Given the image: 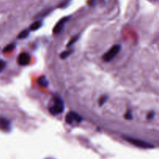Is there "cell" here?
<instances>
[{"label":"cell","mask_w":159,"mask_h":159,"mask_svg":"<svg viewBox=\"0 0 159 159\" xmlns=\"http://www.w3.org/2000/svg\"><path fill=\"white\" fill-rule=\"evenodd\" d=\"M120 49H121V46L119 45H113L106 53L104 54L103 60L105 61V62H109V61L112 60V59L119 54Z\"/></svg>","instance_id":"6da1fadb"},{"label":"cell","mask_w":159,"mask_h":159,"mask_svg":"<svg viewBox=\"0 0 159 159\" xmlns=\"http://www.w3.org/2000/svg\"><path fill=\"white\" fill-rule=\"evenodd\" d=\"M64 110V103L60 98H58L55 100L54 103L52 106H50L49 111L52 114L58 115L60 114Z\"/></svg>","instance_id":"7a4b0ae2"},{"label":"cell","mask_w":159,"mask_h":159,"mask_svg":"<svg viewBox=\"0 0 159 159\" xmlns=\"http://www.w3.org/2000/svg\"><path fill=\"white\" fill-rule=\"evenodd\" d=\"M126 140H127L129 143H132L133 145L134 146H137L138 148H144V149H148V148H154L152 144L149 143H147V142L143 141V140H138V139H134V138H131V137H126Z\"/></svg>","instance_id":"3957f363"},{"label":"cell","mask_w":159,"mask_h":159,"mask_svg":"<svg viewBox=\"0 0 159 159\" xmlns=\"http://www.w3.org/2000/svg\"><path fill=\"white\" fill-rule=\"evenodd\" d=\"M81 120V116L74 111H70L66 116V121L69 124H73V123H80Z\"/></svg>","instance_id":"277c9868"},{"label":"cell","mask_w":159,"mask_h":159,"mask_svg":"<svg viewBox=\"0 0 159 159\" xmlns=\"http://www.w3.org/2000/svg\"><path fill=\"white\" fill-rule=\"evenodd\" d=\"M17 62L20 66H23L28 65L30 62V56L26 52L20 53L17 58Z\"/></svg>","instance_id":"5b68a950"},{"label":"cell","mask_w":159,"mask_h":159,"mask_svg":"<svg viewBox=\"0 0 159 159\" xmlns=\"http://www.w3.org/2000/svg\"><path fill=\"white\" fill-rule=\"evenodd\" d=\"M67 20H68V18L66 17L62 18V20H60L58 22V24L55 26L54 29H53V32H54L55 34H59V32L62 31V30L64 27V25H65V24L66 23Z\"/></svg>","instance_id":"8992f818"},{"label":"cell","mask_w":159,"mask_h":159,"mask_svg":"<svg viewBox=\"0 0 159 159\" xmlns=\"http://www.w3.org/2000/svg\"><path fill=\"white\" fill-rule=\"evenodd\" d=\"M0 129L4 131H8L10 129V122L6 118H0Z\"/></svg>","instance_id":"52a82bcc"},{"label":"cell","mask_w":159,"mask_h":159,"mask_svg":"<svg viewBox=\"0 0 159 159\" xmlns=\"http://www.w3.org/2000/svg\"><path fill=\"white\" fill-rule=\"evenodd\" d=\"M38 84L41 87H47L48 84V82L45 76H42V77L40 78L39 80H38Z\"/></svg>","instance_id":"ba28073f"},{"label":"cell","mask_w":159,"mask_h":159,"mask_svg":"<svg viewBox=\"0 0 159 159\" xmlns=\"http://www.w3.org/2000/svg\"><path fill=\"white\" fill-rule=\"evenodd\" d=\"M42 26V22L41 21H37V22H34L31 26H30V29L31 30H38V28H40Z\"/></svg>","instance_id":"9c48e42d"},{"label":"cell","mask_w":159,"mask_h":159,"mask_svg":"<svg viewBox=\"0 0 159 159\" xmlns=\"http://www.w3.org/2000/svg\"><path fill=\"white\" fill-rule=\"evenodd\" d=\"M28 34H29L28 30H23V31L20 32V33L19 34V35H18V38H19V39H23V38H27V37L28 36Z\"/></svg>","instance_id":"30bf717a"},{"label":"cell","mask_w":159,"mask_h":159,"mask_svg":"<svg viewBox=\"0 0 159 159\" xmlns=\"http://www.w3.org/2000/svg\"><path fill=\"white\" fill-rule=\"evenodd\" d=\"M15 48L14 44H10V45H7L5 48H4V52H10L13 51Z\"/></svg>","instance_id":"8fae6325"},{"label":"cell","mask_w":159,"mask_h":159,"mask_svg":"<svg viewBox=\"0 0 159 159\" xmlns=\"http://www.w3.org/2000/svg\"><path fill=\"white\" fill-rule=\"evenodd\" d=\"M107 99H108V97H107V96H102V97L100 98V99H99V105H100L101 106L103 105L104 104H105V102L107 101Z\"/></svg>","instance_id":"7c38bea8"},{"label":"cell","mask_w":159,"mask_h":159,"mask_svg":"<svg viewBox=\"0 0 159 159\" xmlns=\"http://www.w3.org/2000/svg\"><path fill=\"white\" fill-rule=\"evenodd\" d=\"M72 52H68V51H66L64 52H62V54L60 55V57L62 58V59H65V58H66L67 56H70V54H71Z\"/></svg>","instance_id":"4fadbf2b"},{"label":"cell","mask_w":159,"mask_h":159,"mask_svg":"<svg viewBox=\"0 0 159 159\" xmlns=\"http://www.w3.org/2000/svg\"><path fill=\"white\" fill-rule=\"evenodd\" d=\"M5 66H6V62H4L3 60H2V59H0V72L3 70V69L5 68Z\"/></svg>","instance_id":"5bb4252c"},{"label":"cell","mask_w":159,"mask_h":159,"mask_svg":"<svg viewBox=\"0 0 159 159\" xmlns=\"http://www.w3.org/2000/svg\"><path fill=\"white\" fill-rule=\"evenodd\" d=\"M125 118H126V119H131L133 118V116H132V112H131V111H128L126 113V115H125Z\"/></svg>","instance_id":"9a60e30c"},{"label":"cell","mask_w":159,"mask_h":159,"mask_svg":"<svg viewBox=\"0 0 159 159\" xmlns=\"http://www.w3.org/2000/svg\"><path fill=\"white\" fill-rule=\"evenodd\" d=\"M154 116V112H151V114L148 115V119H151V118H152V116Z\"/></svg>","instance_id":"2e32d148"}]
</instances>
